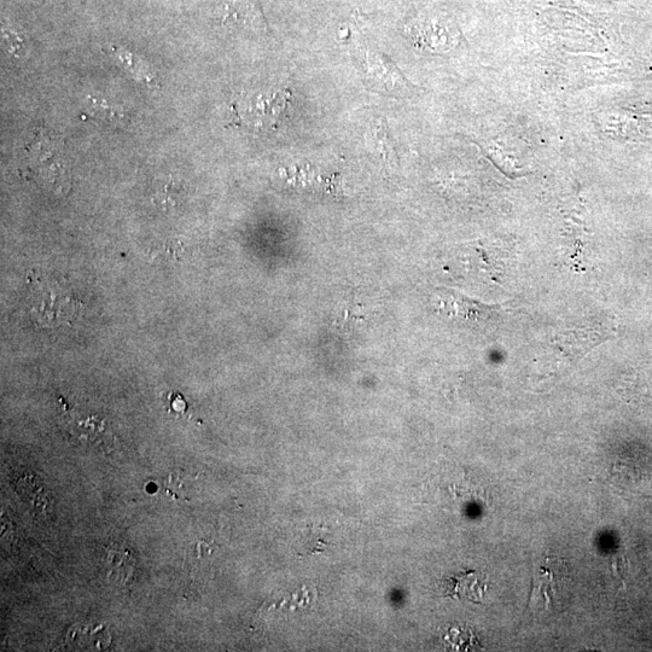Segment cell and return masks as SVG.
<instances>
[{
  "mask_svg": "<svg viewBox=\"0 0 652 652\" xmlns=\"http://www.w3.org/2000/svg\"><path fill=\"white\" fill-rule=\"evenodd\" d=\"M435 294L439 307L446 316L473 328L496 323L505 312L504 306L483 304L457 290L441 287L436 289Z\"/></svg>",
  "mask_w": 652,
  "mask_h": 652,
  "instance_id": "cell-2",
  "label": "cell"
},
{
  "mask_svg": "<svg viewBox=\"0 0 652 652\" xmlns=\"http://www.w3.org/2000/svg\"><path fill=\"white\" fill-rule=\"evenodd\" d=\"M553 574L551 570L540 568L535 572L529 605H544L545 609L551 607L553 601Z\"/></svg>",
  "mask_w": 652,
  "mask_h": 652,
  "instance_id": "cell-7",
  "label": "cell"
},
{
  "mask_svg": "<svg viewBox=\"0 0 652 652\" xmlns=\"http://www.w3.org/2000/svg\"><path fill=\"white\" fill-rule=\"evenodd\" d=\"M68 640L72 644L83 646L84 649L102 650L110 643L107 630L102 626H75L68 634Z\"/></svg>",
  "mask_w": 652,
  "mask_h": 652,
  "instance_id": "cell-6",
  "label": "cell"
},
{
  "mask_svg": "<svg viewBox=\"0 0 652 652\" xmlns=\"http://www.w3.org/2000/svg\"><path fill=\"white\" fill-rule=\"evenodd\" d=\"M601 341L599 323L568 329L558 334L556 339L552 341L551 358L578 359L584 357L592 347H595Z\"/></svg>",
  "mask_w": 652,
  "mask_h": 652,
  "instance_id": "cell-3",
  "label": "cell"
},
{
  "mask_svg": "<svg viewBox=\"0 0 652 652\" xmlns=\"http://www.w3.org/2000/svg\"><path fill=\"white\" fill-rule=\"evenodd\" d=\"M79 308L78 301L69 294L61 285L54 282V287L37 288L32 290L29 311L34 322L43 328H55L60 324L71 323Z\"/></svg>",
  "mask_w": 652,
  "mask_h": 652,
  "instance_id": "cell-1",
  "label": "cell"
},
{
  "mask_svg": "<svg viewBox=\"0 0 652 652\" xmlns=\"http://www.w3.org/2000/svg\"><path fill=\"white\" fill-rule=\"evenodd\" d=\"M16 489L23 502L31 506L33 510L44 514L46 508H48L49 500L43 482L38 477L33 475L23 476L17 482Z\"/></svg>",
  "mask_w": 652,
  "mask_h": 652,
  "instance_id": "cell-5",
  "label": "cell"
},
{
  "mask_svg": "<svg viewBox=\"0 0 652 652\" xmlns=\"http://www.w3.org/2000/svg\"><path fill=\"white\" fill-rule=\"evenodd\" d=\"M369 149L371 153H375L376 156L380 157V161L384 163H393L395 161V149L384 124L372 130L369 138Z\"/></svg>",
  "mask_w": 652,
  "mask_h": 652,
  "instance_id": "cell-8",
  "label": "cell"
},
{
  "mask_svg": "<svg viewBox=\"0 0 652 652\" xmlns=\"http://www.w3.org/2000/svg\"><path fill=\"white\" fill-rule=\"evenodd\" d=\"M488 589L483 574L476 570L452 575L441 586L442 596L473 604H483Z\"/></svg>",
  "mask_w": 652,
  "mask_h": 652,
  "instance_id": "cell-4",
  "label": "cell"
}]
</instances>
